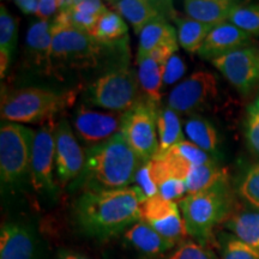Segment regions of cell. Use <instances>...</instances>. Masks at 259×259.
I'll return each instance as SVG.
<instances>
[{
  "label": "cell",
  "instance_id": "6da1fadb",
  "mask_svg": "<svg viewBox=\"0 0 259 259\" xmlns=\"http://www.w3.org/2000/svg\"><path fill=\"white\" fill-rule=\"evenodd\" d=\"M141 203L132 186L127 189L83 192L73 206V219L84 235L106 240L125 233L141 221Z\"/></svg>",
  "mask_w": 259,
  "mask_h": 259
},
{
  "label": "cell",
  "instance_id": "7a4b0ae2",
  "mask_svg": "<svg viewBox=\"0 0 259 259\" xmlns=\"http://www.w3.org/2000/svg\"><path fill=\"white\" fill-rule=\"evenodd\" d=\"M143 163L128 147L121 134L85 150L82 173L71 184V190L100 192L127 189Z\"/></svg>",
  "mask_w": 259,
  "mask_h": 259
},
{
  "label": "cell",
  "instance_id": "3957f363",
  "mask_svg": "<svg viewBox=\"0 0 259 259\" xmlns=\"http://www.w3.org/2000/svg\"><path fill=\"white\" fill-rule=\"evenodd\" d=\"M187 235L208 246L213 238V229L234 211V198L225 183L196 194L185 196L178 202Z\"/></svg>",
  "mask_w": 259,
  "mask_h": 259
},
{
  "label": "cell",
  "instance_id": "277c9868",
  "mask_svg": "<svg viewBox=\"0 0 259 259\" xmlns=\"http://www.w3.org/2000/svg\"><path fill=\"white\" fill-rule=\"evenodd\" d=\"M74 97V92L59 93L36 87L3 92L0 114L3 121L45 124L72 105Z\"/></svg>",
  "mask_w": 259,
  "mask_h": 259
},
{
  "label": "cell",
  "instance_id": "5b68a950",
  "mask_svg": "<svg viewBox=\"0 0 259 259\" xmlns=\"http://www.w3.org/2000/svg\"><path fill=\"white\" fill-rule=\"evenodd\" d=\"M36 131L22 124L3 121L0 127V179L3 190L30 179L31 153Z\"/></svg>",
  "mask_w": 259,
  "mask_h": 259
},
{
  "label": "cell",
  "instance_id": "8992f818",
  "mask_svg": "<svg viewBox=\"0 0 259 259\" xmlns=\"http://www.w3.org/2000/svg\"><path fill=\"white\" fill-rule=\"evenodd\" d=\"M139 87L135 71L119 66L94 80L87 89L85 99L90 105L109 112L126 113L141 100Z\"/></svg>",
  "mask_w": 259,
  "mask_h": 259
},
{
  "label": "cell",
  "instance_id": "52a82bcc",
  "mask_svg": "<svg viewBox=\"0 0 259 259\" xmlns=\"http://www.w3.org/2000/svg\"><path fill=\"white\" fill-rule=\"evenodd\" d=\"M102 47L89 32L61 25L53 21V71L56 67L74 70L95 67L101 57Z\"/></svg>",
  "mask_w": 259,
  "mask_h": 259
},
{
  "label": "cell",
  "instance_id": "ba28073f",
  "mask_svg": "<svg viewBox=\"0 0 259 259\" xmlns=\"http://www.w3.org/2000/svg\"><path fill=\"white\" fill-rule=\"evenodd\" d=\"M157 111L158 105L143 96L125 113L120 134L143 163L153 160L158 151Z\"/></svg>",
  "mask_w": 259,
  "mask_h": 259
},
{
  "label": "cell",
  "instance_id": "9c48e42d",
  "mask_svg": "<svg viewBox=\"0 0 259 259\" xmlns=\"http://www.w3.org/2000/svg\"><path fill=\"white\" fill-rule=\"evenodd\" d=\"M56 127L54 121L41 125L35 134L31 153L30 183L34 190L42 194L57 191L56 170Z\"/></svg>",
  "mask_w": 259,
  "mask_h": 259
},
{
  "label": "cell",
  "instance_id": "30bf717a",
  "mask_svg": "<svg viewBox=\"0 0 259 259\" xmlns=\"http://www.w3.org/2000/svg\"><path fill=\"white\" fill-rule=\"evenodd\" d=\"M218 94V77L209 71H197L171 90L167 106L178 114H192L205 108Z\"/></svg>",
  "mask_w": 259,
  "mask_h": 259
},
{
  "label": "cell",
  "instance_id": "8fae6325",
  "mask_svg": "<svg viewBox=\"0 0 259 259\" xmlns=\"http://www.w3.org/2000/svg\"><path fill=\"white\" fill-rule=\"evenodd\" d=\"M222 76L241 95H248L259 87V48L248 46L211 61Z\"/></svg>",
  "mask_w": 259,
  "mask_h": 259
},
{
  "label": "cell",
  "instance_id": "7c38bea8",
  "mask_svg": "<svg viewBox=\"0 0 259 259\" xmlns=\"http://www.w3.org/2000/svg\"><path fill=\"white\" fill-rule=\"evenodd\" d=\"M125 113L93 111L85 105L77 107L73 115V131L78 141L94 147L120 134Z\"/></svg>",
  "mask_w": 259,
  "mask_h": 259
},
{
  "label": "cell",
  "instance_id": "4fadbf2b",
  "mask_svg": "<svg viewBox=\"0 0 259 259\" xmlns=\"http://www.w3.org/2000/svg\"><path fill=\"white\" fill-rule=\"evenodd\" d=\"M84 163L85 151L69 121L63 119L56 127V170L59 185H71L82 173Z\"/></svg>",
  "mask_w": 259,
  "mask_h": 259
},
{
  "label": "cell",
  "instance_id": "5bb4252c",
  "mask_svg": "<svg viewBox=\"0 0 259 259\" xmlns=\"http://www.w3.org/2000/svg\"><path fill=\"white\" fill-rule=\"evenodd\" d=\"M141 221L148 223L167 240L178 244L187 235L183 215L177 202L153 197L141 203Z\"/></svg>",
  "mask_w": 259,
  "mask_h": 259
},
{
  "label": "cell",
  "instance_id": "9a60e30c",
  "mask_svg": "<svg viewBox=\"0 0 259 259\" xmlns=\"http://www.w3.org/2000/svg\"><path fill=\"white\" fill-rule=\"evenodd\" d=\"M42 244L34 227L10 221L0 231V259H41Z\"/></svg>",
  "mask_w": 259,
  "mask_h": 259
},
{
  "label": "cell",
  "instance_id": "2e32d148",
  "mask_svg": "<svg viewBox=\"0 0 259 259\" xmlns=\"http://www.w3.org/2000/svg\"><path fill=\"white\" fill-rule=\"evenodd\" d=\"M113 11L126 19L136 34L139 35L149 23L156 19L176 18V11L171 2H153V0H118L108 3ZM177 19V18H176Z\"/></svg>",
  "mask_w": 259,
  "mask_h": 259
},
{
  "label": "cell",
  "instance_id": "e0dca14e",
  "mask_svg": "<svg viewBox=\"0 0 259 259\" xmlns=\"http://www.w3.org/2000/svg\"><path fill=\"white\" fill-rule=\"evenodd\" d=\"M179 44L162 46L151 52L147 58L138 63V80L142 92L147 99L158 105L162 97L163 74L167 61L178 52Z\"/></svg>",
  "mask_w": 259,
  "mask_h": 259
},
{
  "label": "cell",
  "instance_id": "ac0fdd59",
  "mask_svg": "<svg viewBox=\"0 0 259 259\" xmlns=\"http://www.w3.org/2000/svg\"><path fill=\"white\" fill-rule=\"evenodd\" d=\"M252 40L253 36L250 34L226 22L212 28L197 54L202 59L212 61L240 48L252 46Z\"/></svg>",
  "mask_w": 259,
  "mask_h": 259
},
{
  "label": "cell",
  "instance_id": "d6986e66",
  "mask_svg": "<svg viewBox=\"0 0 259 259\" xmlns=\"http://www.w3.org/2000/svg\"><path fill=\"white\" fill-rule=\"evenodd\" d=\"M53 46V21H37L28 29L25 53L34 67L45 73L53 72L52 64Z\"/></svg>",
  "mask_w": 259,
  "mask_h": 259
},
{
  "label": "cell",
  "instance_id": "ffe728a7",
  "mask_svg": "<svg viewBox=\"0 0 259 259\" xmlns=\"http://www.w3.org/2000/svg\"><path fill=\"white\" fill-rule=\"evenodd\" d=\"M107 6L97 0L64 2L63 8L53 21L61 25L90 32L99 18L107 11Z\"/></svg>",
  "mask_w": 259,
  "mask_h": 259
},
{
  "label": "cell",
  "instance_id": "44dd1931",
  "mask_svg": "<svg viewBox=\"0 0 259 259\" xmlns=\"http://www.w3.org/2000/svg\"><path fill=\"white\" fill-rule=\"evenodd\" d=\"M124 239L139 254L157 257L173 250L177 244L167 240L148 223L138 221L124 233Z\"/></svg>",
  "mask_w": 259,
  "mask_h": 259
},
{
  "label": "cell",
  "instance_id": "7402d4cb",
  "mask_svg": "<svg viewBox=\"0 0 259 259\" xmlns=\"http://www.w3.org/2000/svg\"><path fill=\"white\" fill-rule=\"evenodd\" d=\"M235 4L232 0H186L183 8L186 17L215 27L228 22Z\"/></svg>",
  "mask_w": 259,
  "mask_h": 259
},
{
  "label": "cell",
  "instance_id": "603a6c76",
  "mask_svg": "<svg viewBox=\"0 0 259 259\" xmlns=\"http://www.w3.org/2000/svg\"><path fill=\"white\" fill-rule=\"evenodd\" d=\"M171 44H179L176 28L168 23L167 19H156V21L149 23L143 30L139 32V46L136 61H137V64L141 63L151 52Z\"/></svg>",
  "mask_w": 259,
  "mask_h": 259
},
{
  "label": "cell",
  "instance_id": "cb8c5ba5",
  "mask_svg": "<svg viewBox=\"0 0 259 259\" xmlns=\"http://www.w3.org/2000/svg\"><path fill=\"white\" fill-rule=\"evenodd\" d=\"M229 233L259 252V210L241 208L233 211L223 223Z\"/></svg>",
  "mask_w": 259,
  "mask_h": 259
},
{
  "label": "cell",
  "instance_id": "d4e9b609",
  "mask_svg": "<svg viewBox=\"0 0 259 259\" xmlns=\"http://www.w3.org/2000/svg\"><path fill=\"white\" fill-rule=\"evenodd\" d=\"M184 132L191 143L219 160L220 153H221V149H220L221 141H220L218 130L209 120L197 114L191 115L184 122Z\"/></svg>",
  "mask_w": 259,
  "mask_h": 259
},
{
  "label": "cell",
  "instance_id": "484cf974",
  "mask_svg": "<svg viewBox=\"0 0 259 259\" xmlns=\"http://www.w3.org/2000/svg\"><path fill=\"white\" fill-rule=\"evenodd\" d=\"M89 34L102 46L125 45L128 38V27L120 15L107 10Z\"/></svg>",
  "mask_w": 259,
  "mask_h": 259
},
{
  "label": "cell",
  "instance_id": "4316f807",
  "mask_svg": "<svg viewBox=\"0 0 259 259\" xmlns=\"http://www.w3.org/2000/svg\"><path fill=\"white\" fill-rule=\"evenodd\" d=\"M228 171L220 166L219 162L194 166L191 168L185 179L186 196L204 192L221 184L228 183Z\"/></svg>",
  "mask_w": 259,
  "mask_h": 259
},
{
  "label": "cell",
  "instance_id": "83f0119b",
  "mask_svg": "<svg viewBox=\"0 0 259 259\" xmlns=\"http://www.w3.org/2000/svg\"><path fill=\"white\" fill-rule=\"evenodd\" d=\"M156 124L158 135V151L156 156L167 153L174 145L185 141L179 114L168 106L158 108Z\"/></svg>",
  "mask_w": 259,
  "mask_h": 259
},
{
  "label": "cell",
  "instance_id": "f1b7e54d",
  "mask_svg": "<svg viewBox=\"0 0 259 259\" xmlns=\"http://www.w3.org/2000/svg\"><path fill=\"white\" fill-rule=\"evenodd\" d=\"M178 23V42L179 46L187 53H198L203 42L205 41L209 32L212 30V25L200 23L189 17H181L176 19Z\"/></svg>",
  "mask_w": 259,
  "mask_h": 259
},
{
  "label": "cell",
  "instance_id": "f546056e",
  "mask_svg": "<svg viewBox=\"0 0 259 259\" xmlns=\"http://www.w3.org/2000/svg\"><path fill=\"white\" fill-rule=\"evenodd\" d=\"M228 22L251 36H259V4L236 2Z\"/></svg>",
  "mask_w": 259,
  "mask_h": 259
},
{
  "label": "cell",
  "instance_id": "4dcf8cb0",
  "mask_svg": "<svg viewBox=\"0 0 259 259\" xmlns=\"http://www.w3.org/2000/svg\"><path fill=\"white\" fill-rule=\"evenodd\" d=\"M220 259H259V252L246 245L231 233H220L218 236Z\"/></svg>",
  "mask_w": 259,
  "mask_h": 259
},
{
  "label": "cell",
  "instance_id": "1f68e13d",
  "mask_svg": "<svg viewBox=\"0 0 259 259\" xmlns=\"http://www.w3.org/2000/svg\"><path fill=\"white\" fill-rule=\"evenodd\" d=\"M167 153H170L174 156L180 158L191 167L202 166V164L211 163V162H219V160H216L211 155L205 153L202 149L191 143L190 141H186V139L180 142L179 144L174 145Z\"/></svg>",
  "mask_w": 259,
  "mask_h": 259
},
{
  "label": "cell",
  "instance_id": "d6a6232c",
  "mask_svg": "<svg viewBox=\"0 0 259 259\" xmlns=\"http://www.w3.org/2000/svg\"><path fill=\"white\" fill-rule=\"evenodd\" d=\"M132 187L138 193L142 202L158 196V187L153 174L151 160L142 163L141 167L138 168Z\"/></svg>",
  "mask_w": 259,
  "mask_h": 259
},
{
  "label": "cell",
  "instance_id": "836d02e7",
  "mask_svg": "<svg viewBox=\"0 0 259 259\" xmlns=\"http://www.w3.org/2000/svg\"><path fill=\"white\" fill-rule=\"evenodd\" d=\"M18 37V21L5 5L0 6V50L14 53Z\"/></svg>",
  "mask_w": 259,
  "mask_h": 259
},
{
  "label": "cell",
  "instance_id": "e575fe53",
  "mask_svg": "<svg viewBox=\"0 0 259 259\" xmlns=\"http://www.w3.org/2000/svg\"><path fill=\"white\" fill-rule=\"evenodd\" d=\"M238 192L252 208L259 210V163L253 164L245 171L239 183Z\"/></svg>",
  "mask_w": 259,
  "mask_h": 259
},
{
  "label": "cell",
  "instance_id": "d590c367",
  "mask_svg": "<svg viewBox=\"0 0 259 259\" xmlns=\"http://www.w3.org/2000/svg\"><path fill=\"white\" fill-rule=\"evenodd\" d=\"M245 138L248 148L259 156V99L247 107L245 116Z\"/></svg>",
  "mask_w": 259,
  "mask_h": 259
},
{
  "label": "cell",
  "instance_id": "8d00e7d4",
  "mask_svg": "<svg viewBox=\"0 0 259 259\" xmlns=\"http://www.w3.org/2000/svg\"><path fill=\"white\" fill-rule=\"evenodd\" d=\"M167 259H216V257L209 246L187 240L178 246Z\"/></svg>",
  "mask_w": 259,
  "mask_h": 259
},
{
  "label": "cell",
  "instance_id": "74e56055",
  "mask_svg": "<svg viewBox=\"0 0 259 259\" xmlns=\"http://www.w3.org/2000/svg\"><path fill=\"white\" fill-rule=\"evenodd\" d=\"M185 63L181 59L180 56L176 53L174 56L170 57V59L167 61L166 69H164L163 74V83L164 84H171L177 82L178 79L183 77L185 73Z\"/></svg>",
  "mask_w": 259,
  "mask_h": 259
},
{
  "label": "cell",
  "instance_id": "f35d334b",
  "mask_svg": "<svg viewBox=\"0 0 259 259\" xmlns=\"http://www.w3.org/2000/svg\"><path fill=\"white\" fill-rule=\"evenodd\" d=\"M61 0H38L36 17L38 21H53L63 8Z\"/></svg>",
  "mask_w": 259,
  "mask_h": 259
},
{
  "label": "cell",
  "instance_id": "ab89813d",
  "mask_svg": "<svg viewBox=\"0 0 259 259\" xmlns=\"http://www.w3.org/2000/svg\"><path fill=\"white\" fill-rule=\"evenodd\" d=\"M15 5L23 12L24 15L36 16L38 0H16Z\"/></svg>",
  "mask_w": 259,
  "mask_h": 259
},
{
  "label": "cell",
  "instance_id": "60d3db41",
  "mask_svg": "<svg viewBox=\"0 0 259 259\" xmlns=\"http://www.w3.org/2000/svg\"><path fill=\"white\" fill-rule=\"evenodd\" d=\"M12 56H14V53H11V52L0 50V74H2V78H4L6 72H8Z\"/></svg>",
  "mask_w": 259,
  "mask_h": 259
},
{
  "label": "cell",
  "instance_id": "b9f144b4",
  "mask_svg": "<svg viewBox=\"0 0 259 259\" xmlns=\"http://www.w3.org/2000/svg\"><path fill=\"white\" fill-rule=\"evenodd\" d=\"M57 259H93L87 254L80 253V252L69 250V248H63L58 252Z\"/></svg>",
  "mask_w": 259,
  "mask_h": 259
},
{
  "label": "cell",
  "instance_id": "7bdbcfd3",
  "mask_svg": "<svg viewBox=\"0 0 259 259\" xmlns=\"http://www.w3.org/2000/svg\"><path fill=\"white\" fill-rule=\"evenodd\" d=\"M258 99H259V96H258Z\"/></svg>",
  "mask_w": 259,
  "mask_h": 259
}]
</instances>
